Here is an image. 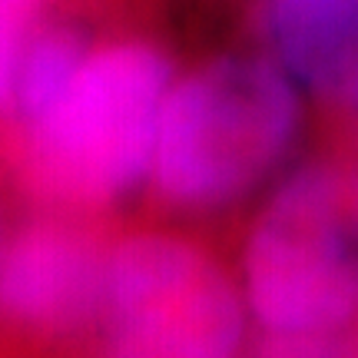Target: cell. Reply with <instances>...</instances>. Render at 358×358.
Returning a JSON list of instances; mask_svg holds the SVG:
<instances>
[{"instance_id": "cell-1", "label": "cell", "mask_w": 358, "mask_h": 358, "mask_svg": "<svg viewBox=\"0 0 358 358\" xmlns=\"http://www.w3.org/2000/svg\"><path fill=\"white\" fill-rule=\"evenodd\" d=\"M302 103L275 60L226 53L166 93L153 173L169 199L226 206L252 192L292 150Z\"/></svg>"}, {"instance_id": "cell-9", "label": "cell", "mask_w": 358, "mask_h": 358, "mask_svg": "<svg viewBox=\"0 0 358 358\" xmlns=\"http://www.w3.org/2000/svg\"><path fill=\"white\" fill-rule=\"evenodd\" d=\"M43 0H0V103L10 96L24 37L37 20Z\"/></svg>"}, {"instance_id": "cell-6", "label": "cell", "mask_w": 358, "mask_h": 358, "mask_svg": "<svg viewBox=\"0 0 358 358\" xmlns=\"http://www.w3.org/2000/svg\"><path fill=\"white\" fill-rule=\"evenodd\" d=\"M259 27L322 103L358 113V0H262Z\"/></svg>"}, {"instance_id": "cell-3", "label": "cell", "mask_w": 358, "mask_h": 358, "mask_svg": "<svg viewBox=\"0 0 358 358\" xmlns=\"http://www.w3.org/2000/svg\"><path fill=\"white\" fill-rule=\"evenodd\" d=\"M243 275L266 332L358 319V163L322 159L285 179L249 232Z\"/></svg>"}, {"instance_id": "cell-5", "label": "cell", "mask_w": 358, "mask_h": 358, "mask_svg": "<svg viewBox=\"0 0 358 358\" xmlns=\"http://www.w3.org/2000/svg\"><path fill=\"white\" fill-rule=\"evenodd\" d=\"M103 289L106 262L66 226H34L0 256V308L30 329H77L103 306Z\"/></svg>"}, {"instance_id": "cell-10", "label": "cell", "mask_w": 358, "mask_h": 358, "mask_svg": "<svg viewBox=\"0 0 358 358\" xmlns=\"http://www.w3.org/2000/svg\"><path fill=\"white\" fill-rule=\"evenodd\" d=\"M0 256H3V252H0Z\"/></svg>"}, {"instance_id": "cell-4", "label": "cell", "mask_w": 358, "mask_h": 358, "mask_svg": "<svg viewBox=\"0 0 358 358\" xmlns=\"http://www.w3.org/2000/svg\"><path fill=\"white\" fill-rule=\"evenodd\" d=\"M106 358H236L239 289L203 249L169 236L129 239L106 262Z\"/></svg>"}, {"instance_id": "cell-2", "label": "cell", "mask_w": 358, "mask_h": 358, "mask_svg": "<svg viewBox=\"0 0 358 358\" xmlns=\"http://www.w3.org/2000/svg\"><path fill=\"white\" fill-rule=\"evenodd\" d=\"M169 57L140 37L90 50L77 77L27 127L30 173L64 199H113L153 166Z\"/></svg>"}, {"instance_id": "cell-7", "label": "cell", "mask_w": 358, "mask_h": 358, "mask_svg": "<svg viewBox=\"0 0 358 358\" xmlns=\"http://www.w3.org/2000/svg\"><path fill=\"white\" fill-rule=\"evenodd\" d=\"M87 53V40H83L77 27L57 24L27 40L10 90L17 116H20L24 127L40 120L57 103V96L70 87V80L77 77Z\"/></svg>"}, {"instance_id": "cell-8", "label": "cell", "mask_w": 358, "mask_h": 358, "mask_svg": "<svg viewBox=\"0 0 358 358\" xmlns=\"http://www.w3.org/2000/svg\"><path fill=\"white\" fill-rule=\"evenodd\" d=\"M262 358H358V319L315 332H268Z\"/></svg>"}]
</instances>
